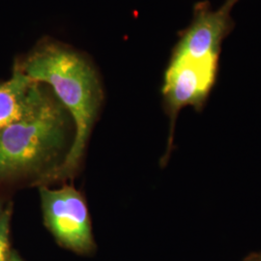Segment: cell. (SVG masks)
I'll use <instances>...</instances> for the list:
<instances>
[{
    "label": "cell",
    "mask_w": 261,
    "mask_h": 261,
    "mask_svg": "<svg viewBox=\"0 0 261 261\" xmlns=\"http://www.w3.org/2000/svg\"><path fill=\"white\" fill-rule=\"evenodd\" d=\"M43 94L40 84L32 81L17 64L9 80L0 84V133L23 118Z\"/></svg>",
    "instance_id": "obj_6"
},
{
    "label": "cell",
    "mask_w": 261,
    "mask_h": 261,
    "mask_svg": "<svg viewBox=\"0 0 261 261\" xmlns=\"http://www.w3.org/2000/svg\"><path fill=\"white\" fill-rule=\"evenodd\" d=\"M218 56L201 58L172 57L166 73L163 92L173 112L186 106H198L214 84Z\"/></svg>",
    "instance_id": "obj_4"
},
{
    "label": "cell",
    "mask_w": 261,
    "mask_h": 261,
    "mask_svg": "<svg viewBox=\"0 0 261 261\" xmlns=\"http://www.w3.org/2000/svg\"><path fill=\"white\" fill-rule=\"evenodd\" d=\"M9 261H22L21 260V258L19 257L18 254H16V253H11V255H10V259Z\"/></svg>",
    "instance_id": "obj_9"
},
{
    "label": "cell",
    "mask_w": 261,
    "mask_h": 261,
    "mask_svg": "<svg viewBox=\"0 0 261 261\" xmlns=\"http://www.w3.org/2000/svg\"><path fill=\"white\" fill-rule=\"evenodd\" d=\"M7 211H8V209H4V208L2 207V205L0 204V224H1V222H2V220H3V218H4V216L7 213Z\"/></svg>",
    "instance_id": "obj_8"
},
{
    "label": "cell",
    "mask_w": 261,
    "mask_h": 261,
    "mask_svg": "<svg viewBox=\"0 0 261 261\" xmlns=\"http://www.w3.org/2000/svg\"><path fill=\"white\" fill-rule=\"evenodd\" d=\"M65 118L61 108L42 95L28 114L0 133V175L37 168L63 144Z\"/></svg>",
    "instance_id": "obj_2"
},
{
    "label": "cell",
    "mask_w": 261,
    "mask_h": 261,
    "mask_svg": "<svg viewBox=\"0 0 261 261\" xmlns=\"http://www.w3.org/2000/svg\"><path fill=\"white\" fill-rule=\"evenodd\" d=\"M18 66L32 81L50 85L71 113L75 139L60 171L73 170L84 155L101 99L95 71L82 56L56 45L38 47Z\"/></svg>",
    "instance_id": "obj_1"
},
{
    "label": "cell",
    "mask_w": 261,
    "mask_h": 261,
    "mask_svg": "<svg viewBox=\"0 0 261 261\" xmlns=\"http://www.w3.org/2000/svg\"><path fill=\"white\" fill-rule=\"evenodd\" d=\"M237 1L226 0L216 11L199 4L193 23L178 43L173 57L201 58L218 56L221 43L230 29V12Z\"/></svg>",
    "instance_id": "obj_5"
},
{
    "label": "cell",
    "mask_w": 261,
    "mask_h": 261,
    "mask_svg": "<svg viewBox=\"0 0 261 261\" xmlns=\"http://www.w3.org/2000/svg\"><path fill=\"white\" fill-rule=\"evenodd\" d=\"M45 222L56 240L74 252H89L94 247L88 209L82 195L71 187L40 189Z\"/></svg>",
    "instance_id": "obj_3"
},
{
    "label": "cell",
    "mask_w": 261,
    "mask_h": 261,
    "mask_svg": "<svg viewBox=\"0 0 261 261\" xmlns=\"http://www.w3.org/2000/svg\"><path fill=\"white\" fill-rule=\"evenodd\" d=\"M10 209L4 216L1 224H0V261H9L10 243H9V226H10Z\"/></svg>",
    "instance_id": "obj_7"
}]
</instances>
